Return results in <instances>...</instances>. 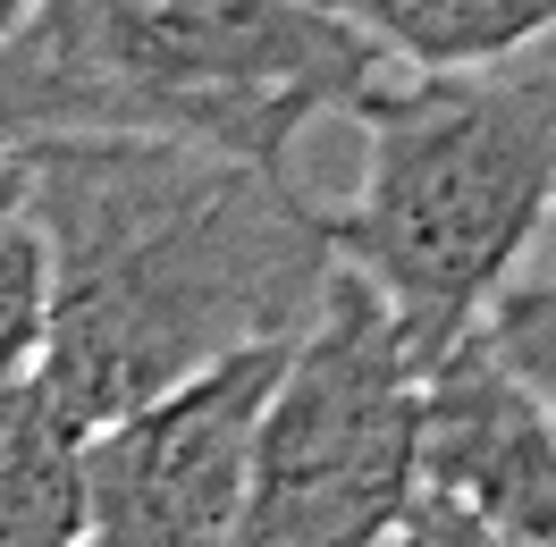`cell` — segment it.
Listing matches in <instances>:
<instances>
[{
    "mask_svg": "<svg viewBox=\"0 0 556 547\" xmlns=\"http://www.w3.org/2000/svg\"><path fill=\"white\" fill-rule=\"evenodd\" d=\"M363 177L329 203V244L414 345L447 362L489 329L556 219V85L506 68L380 76L363 110Z\"/></svg>",
    "mask_w": 556,
    "mask_h": 547,
    "instance_id": "3957f363",
    "label": "cell"
},
{
    "mask_svg": "<svg viewBox=\"0 0 556 547\" xmlns=\"http://www.w3.org/2000/svg\"><path fill=\"white\" fill-rule=\"evenodd\" d=\"M42 329H51V237L26 143L0 136V379H35Z\"/></svg>",
    "mask_w": 556,
    "mask_h": 547,
    "instance_id": "9c48e42d",
    "label": "cell"
},
{
    "mask_svg": "<svg viewBox=\"0 0 556 547\" xmlns=\"http://www.w3.org/2000/svg\"><path fill=\"white\" fill-rule=\"evenodd\" d=\"M414 531H421V547H515V539H497L489 522L439 506V497H421V506H414Z\"/></svg>",
    "mask_w": 556,
    "mask_h": 547,
    "instance_id": "8fae6325",
    "label": "cell"
},
{
    "mask_svg": "<svg viewBox=\"0 0 556 547\" xmlns=\"http://www.w3.org/2000/svg\"><path fill=\"white\" fill-rule=\"evenodd\" d=\"M489 338L540 387V405L556 412V270H522L515 287H506V304L489 311Z\"/></svg>",
    "mask_w": 556,
    "mask_h": 547,
    "instance_id": "30bf717a",
    "label": "cell"
},
{
    "mask_svg": "<svg viewBox=\"0 0 556 547\" xmlns=\"http://www.w3.org/2000/svg\"><path fill=\"white\" fill-rule=\"evenodd\" d=\"M421 387L430 371L414 362L396 311L338 262L262 396L237 547L396 539L421 506Z\"/></svg>",
    "mask_w": 556,
    "mask_h": 547,
    "instance_id": "277c9868",
    "label": "cell"
},
{
    "mask_svg": "<svg viewBox=\"0 0 556 547\" xmlns=\"http://www.w3.org/2000/svg\"><path fill=\"white\" fill-rule=\"evenodd\" d=\"M287 338L244 345L211 371L177 379L85 430V547H237L244 480H253V421L270 396Z\"/></svg>",
    "mask_w": 556,
    "mask_h": 547,
    "instance_id": "5b68a950",
    "label": "cell"
},
{
    "mask_svg": "<svg viewBox=\"0 0 556 547\" xmlns=\"http://www.w3.org/2000/svg\"><path fill=\"white\" fill-rule=\"evenodd\" d=\"M26 17H35V0H0V51H9V35H17Z\"/></svg>",
    "mask_w": 556,
    "mask_h": 547,
    "instance_id": "7c38bea8",
    "label": "cell"
},
{
    "mask_svg": "<svg viewBox=\"0 0 556 547\" xmlns=\"http://www.w3.org/2000/svg\"><path fill=\"white\" fill-rule=\"evenodd\" d=\"M42 379H0V547H85V463Z\"/></svg>",
    "mask_w": 556,
    "mask_h": 547,
    "instance_id": "ba28073f",
    "label": "cell"
},
{
    "mask_svg": "<svg viewBox=\"0 0 556 547\" xmlns=\"http://www.w3.org/2000/svg\"><path fill=\"white\" fill-rule=\"evenodd\" d=\"M380 547H421V531H414V522H405V531H396V539H380Z\"/></svg>",
    "mask_w": 556,
    "mask_h": 547,
    "instance_id": "4fadbf2b",
    "label": "cell"
},
{
    "mask_svg": "<svg viewBox=\"0 0 556 547\" xmlns=\"http://www.w3.org/2000/svg\"><path fill=\"white\" fill-rule=\"evenodd\" d=\"M26 169L51 237L35 379L76 438L244 345L295 338L338 278L329 203L295 169L169 136H35Z\"/></svg>",
    "mask_w": 556,
    "mask_h": 547,
    "instance_id": "6da1fadb",
    "label": "cell"
},
{
    "mask_svg": "<svg viewBox=\"0 0 556 547\" xmlns=\"http://www.w3.org/2000/svg\"><path fill=\"white\" fill-rule=\"evenodd\" d=\"M548 253H556V219H548Z\"/></svg>",
    "mask_w": 556,
    "mask_h": 547,
    "instance_id": "5bb4252c",
    "label": "cell"
},
{
    "mask_svg": "<svg viewBox=\"0 0 556 547\" xmlns=\"http://www.w3.org/2000/svg\"><path fill=\"white\" fill-rule=\"evenodd\" d=\"M388 68H506L531 42L556 35V0H320Z\"/></svg>",
    "mask_w": 556,
    "mask_h": 547,
    "instance_id": "52a82bcc",
    "label": "cell"
},
{
    "mask_svg": "<svg viewBox=\"0 0 556 547\" xmlns=\"http://www.w3.org/2000/svg\"><path fill=\"white\" fill-rule=\"evenodd\" d=\"M388 60L320 0H35L0 51V136H169L295 169Z\"/></svg>",
    "mask_w": 556,
    "mask_h": 547,
    "instance_id": "7a4b0ae2",
    "label": "cell"
},
{
    "mask_svg": "<svg viewBox=\"0 0 556 547\" xmlns=\"http://www.w3.org/2000/svg\"><path fill=\"white\" fill-rule=\"evenodd\" d=\"M421 497L489 522L515 547H556V412L497 354L489 329H472L447 362H430Z\"/></svg>",
    "mask_w": 556,
    "mask_h": 547,
    "instance_id": "8992f818",
    "label": "cell"
}]
</instances>
